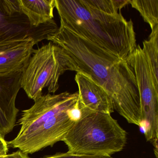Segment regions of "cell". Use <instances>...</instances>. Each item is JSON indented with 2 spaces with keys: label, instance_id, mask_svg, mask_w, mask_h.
Returning a JSON list of instances; mask_svg holds the SVG:
<instances>
[{
  "label": "cell",
  "instance_id": "ba28073f",
  "mask_svg": "<svg viewBox=\"0 0 158 158\" xmlns=\"http://www.w3.org/2000/svg\"><path fill=\"white\" fill-rule=\"evenodd\" d=\"M22 73L0 76V136L3 138L15 125L19 111L15 101L21 88Z\"/></svg>",
  "mask_w": 158,
  "mask_h": 158
},
{
  "label": "cell",
  "instance_id": "5b68a950",
  "mask_svg": "<svg viewBox=\"0 0 158 158\" xmlns=\"http://www.w3.org/2000/svg\"><path fill=\"white\" fill-rule=\"evenodd\" d=\"M127 62L133 70L139 92L141 128L147 141L158 148V87L156 86L142 48L138 45Z\"/></svg>",
  "mask_w": 158,
  "mask_h": 158
},
{
  "label": "cell",
  "instance_id": "5bb4252c",
  "mask_svg": "<svg viewBox=\"0 0 158 158\" xmlns=\"http://www.w3.org/2000/svg\"><path fill=\"white\" fill-rule=\"evenodd\" d=\"M88 3L95 9L106 13L114 14L129 4V0H87Z\"/></svg>",
  "mask_w": 158,
  "mask_h": 158
},
{
  "label": "cell",
  "instance_id": "9a60e30c",
  "mask_svg": "<svg viewBox=\"0 0 158 158\" xmlns=\"http://www.w3.org/2000/svg\"><path fill=\"white\" fill-rule=\"evenodd\" d=\"M0 10L10 16L18 13L22 14L18 0H0Z\"/></svg>",
  "mask_w": 158,
  "mask_h": 158
},
{
  "label": "cell",
  "instance_id": "d6986e66",
  "mask_svg": "<svg viewBox=\"0 0 158 158\" xmlns=\"http://www.w3.org/2000/svg\"><path fill=\"white\" fill-rule=\"evenodd\" d=\"M0 158H7V155L5 156H0Z\"/></svg>",
  "mask_w": 158,
  "mask_h": 158
},
{
  "label": "cell",
  "instance_id": "6da1fadb",
  "mask_svg": "<svg viewBox=\"0 0 158 158\" xmlns=\"http://www.w3.org/2000/svg\"><path fill=\"white\" fill-rule=\"evenodd\" d=\"M46 39L64 50L71 71L85 75L100 86L111 99L114 110L129 123L141 127L139 92L135 74L126 60L63 27Z\"/></svg>",
  "mask_w": 158,
  "mask_h": 158
},
{
  "label": "cell",
  "instance_id": "9c48e42d",
  "mask_svg": "<svg viewBox=\"0 0 158 158\" xmlns=\"http://www.w3.org/2000/svg\"><path fill=\"white\" fill-rule=\"evenodd\" d=\"M75 80L78 88V105L81 110L110 114L113 112L111 99L100 86L81 73Z\"/></svg>",
  "mask_w": 158,
  "mask_h": 158
},
{
  "label": "cell",
  "instance_id": "3957f363",
  "mask_svg": "<svg viewBox=\"0 0 158 158\" xmlns=\"http://www.w3.org/2000/svg\"><path fill=\"white\" fill-rule=\"evenodd\" d=\"M127 140L126 131L110 114L84 112L63 141L71 153L111 156L123 150Z\"/></svg>",
  "mask_w": 158,
  "mask_h": 158
},
{
  "label": "cell",
  "instance_id": "277c9868",
  "mask_svg": "<svg viewBox=\"0 0 158 158\" xmlns=\"http://www.w3.org/2000/svg\"><path fill=\"white\" fill-rule=\"evenodd\" d=\"M67 71H71V65L67 54L49 42L33 50L22 70L21 88L34 100L42 96L45 88L54 94L59 89L60 77Z\"/></svg>",
  "mask_w": 158,
  "mask_h": 158
},
{
  "label": "cell",
  "instance_id": "8992f818",
  "mask_svg": "<svg viewBox=\"0 0 158 158\" xmlns=\"http://www.w3.org/2000/svg\"><path fill=\"white\" fill-rule=\"evenodd\" d=\"M78 99V92L67 91L53 95L48 93L37 98L30 109L23 111L18 122L21 129L14 139L7 142L8 146L15 148L55 115L75 106Z\"/></svg>",
  "mask_w": 158,
  "mask_h": 158
},
{
  "label": "cell",
  "instance_id": "2e32d148",
  "mask_svg": "<svg viewBox=\"0 0 158 158\" xmlns=\"http://www.w3.org/2000/svg\"><path fill=\"white\" fill-rule=\"evenodd\" d=\"M42 158H114L109 155H91V154H78L67 152H59L54 155L45 156Z\"/></svg>",
  "mask_w": 158,
  "mask_h": 158
},
{
  "label": "cell",
  "instance_id": "ac0fdd59",
  "mask_svg": "<svg viewBox=\"0 0 158 158\" xmlns=\"http://www.w3.org/2000/svg\"><path fill=\"white\" fill-rule=\"evenodd\" d=\"M7 158H29L28 154L20 150L7 154Z\"/></svg>",
  "mask_w": 158,
  "mask_h": 158
},
{
  "label": "cell",
  "instance_id": "7a4b0ae2",
  "mask_svg": "<svg viewBox=\"0 0 158 158\" xmlns=\"http://www.w3.org/2000/svg\"><path fill=\"white\" fill-rule=\"evenodd\" d=\"M60 26L127 60L137 47L132 20L121 13H106L87 0H55Z\"/></svg>",
  "mask_w": 158,
  "mask_h": 158
},
{
  "label": "cell",
  "instance_id": "52a82bcc",
  "mask_svg": "<svg viewBox=\"0 0 158 158\" xmlns=\"http://www.w3.org/2000/svg\"><path fill=\"white\" fill-rule=\"evenodd\" d=\"M58 29L54 21L35 28L23 14L10 16L0 10V45L28 37L34 39L37 44Z\"/></svg>",
  "mask_w": 158,
  "mask_h": 158
},
{
  "label": "cell",
  "instance_id": "7c38bea8",
  "mask_svg": "<svg viewBox=\"0 0 158 158\" xmlns=\"http://www.w3.org/2000/svg\"><path fill=\"white\" fill-rule=\"evenodd\" d=\"M142 51L150 69L154 84L158 87V27L152 30L147 40L143 42Z\"/></svg>",
  "mask_w": 158,
  "mask_h": 158
},
{
  "label": "cell",
  "instance_id": "4fadbf2b",
  "mask_svg": "<svg viewBox=\"0 0 158 158\" xmlns=\"http://www.w3.org/2000/svg\"><path fill=\"white\" fill-rule=\"evenodd\" d=\"M152 30L158 27V0H129Z\"/></svg>",
  "mask_w": 158,
  "mask_h": 158
},
{
  "label": "cell",
  "instance_id": "ffe728a7",
  "mask_svg": "<svg viewBox=\"0 0 158 158\" xmlns=\"http://www.w3.org/2000/svg\"></svg>",
  "mask_w": 158,
  "mask_h": 158
},
{
  "label": "cell",
  "instance_id": "30bf717a",
  "mask_svg": "<svg viewBox=\"0 0 158 158\" xmlns=\"http://www.w3.org/2000/svg\"><path fill=\"white\" fill-rule=\"evenodd\" d=\"M36 44L34 39L28 37L0 45V76L22 71Z\"/></svg>",
  "mask_w": 158,
  "mask_h": 158
},
{
  "label": "cell",
  "instance_id": "8fae6325",
  "mask_svg": "<svg viewBox=\"0 0 158 158\" xmlns=\"http://www.w3.org/2000/svg\"><path fill=\"white\" fill-rule=\"evenodd\" d=\"M20 11L32 27H40L54 21L55 0H18Z\"/></svg>",
  "mask_w": 158,
  "mask_h": 158
},
{
  "label": "cell",
  "instance_id": "e0dca14e",
  "mask_svg": "<svg viewBox=\"0 0 158 158\" xmlns=\"http://www.w3.org/2000/svg\"><path fill=\"white\" fill-rule=\"evenodd\" d=\"M9 151V146L4 138L0 136V156L7 155Z\"/></svg>",
  "mask_w": 158,
  "mask_h": 158
}]
</instances>
